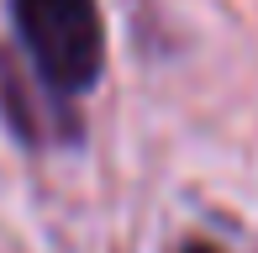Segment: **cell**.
Masks as SVG:
<instances>
[{
	"mask_svg": "<svg viewBox=\"0 0 258 253\" xmlns=\"http://www.w3.org/2000/svg\"><path fill=\"white\" fill-rule=\"evenodd\" d=\"M16 27L42 85L85 95L105 69V21L95 0H16Z\"/></svg>",
	"mask_w": 258,
	"mask_h": 253,
	"instance_id": "1",
	"label": "cell"
},
{
	"mask_svg": "<svg viewBox=\"0 0 258 253\" xmlns=\"http://www.w3.org/2000/svg\"><path fill=\"white\" fill-rule=\"evenodd\" d=\"M184 253H216V248H206V243H190V248H184Z\"/></svg>",
	"mask_w": 258,
	"mask_h": 253,
	"instance_id": "2",
	"label": "cell"
}]
</instances>
